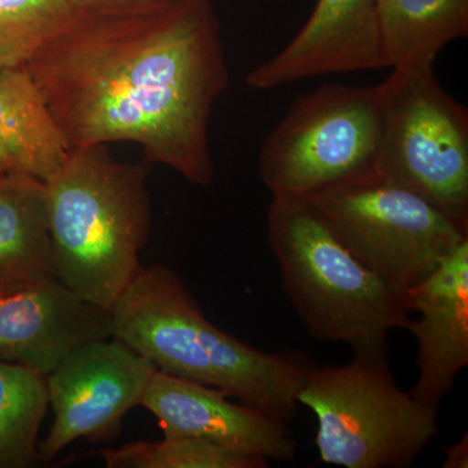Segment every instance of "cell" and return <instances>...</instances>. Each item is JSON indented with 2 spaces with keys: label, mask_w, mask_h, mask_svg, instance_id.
I'll list each match as a JSON object with an SVG mask.
<instances>
[{
  "label": "cell",
  "mask_w": 468,
  "mask_h": 468,
  "mask_svg": "<svg viewBox=\"0 0 468 468\" xmlns=\"http://www.w3.org/2000/svg\"><path fill=\"white\" fill-rule=\"evenodd\" d=\"M24 66L70 149L133 143L187 183L215 180L212 110L229 85L212 0L76 14Z\"/></svg>",
  "instance_id": "1"
},
{
  "label": "cell",
  "mask_w": 468,
  "mask_h": 468,
  "mask_svg": "<svg viewBox=\"0 0 468 468\" xmlns=\"http://www.w3.org/2000/svg\"><path fill=\"white\" fill-rule=\"evenodd\" d=\"M113 335L158 371L217 388L230 399L292 421L315 363L297 350L264 351L212 324L181 277L141 267L112 309Z\"/></svg>",
  "instance_id": "2"
},
{
  "label": "cell",
  "mask_w": 468,
  "mask_h": 468,
  "mask_svg": "<svg viewBox=\"0 0 468 468\" xmlns=\"http://www.w3.org/2000/svg\"><path fill=\"white\" fill-rule=\"evenodd\" d=\"M149 165H128L106 144L70 150L45 181L55 277L82 300L111 310L140 270L149 239Z\"/></svg>",
  "instance_id": "3"
},
{
  "label": "cell",
  "mask_w": 468,
  "mask_h": 468,
  "mask_svg": "<svg viewBox=\"0 0 468 468\" xmlns=\"http://www.w3.org/2000/svg\"><path fill=\"white\" fill-rule=\"evenodd\" d=\"M267 233L282 288L314 340L381 356L393 329L408 331L406 295L363 266L309 203L273 196Z\"/></svg>",
  "instance_id": "4"
},
{
  "label": "cell",
  "mask_w": 468,
  "mask_h": 468,
  "mask_svg": "<svg viewBox=\"0 0 468 468\" xmlns=\"http://www.w3.org/2000/svg\"><path fill=\"white\" fill-rule=\"evenodd\" d=\"M298 403L315 414L320 461L345 468H405L439 433V409L397 385L388 354L314 365Z\"/></svg>",
  "instance_id": "5"
},
{
  "label": "cell",
  "mask_w": 468,
  "mask_h": 468,
  "mask_svg": "<svg viewBox=\"0 0 468 468\" xmlns=\"http://www.w3.org/2000/svg\"><path fill=\"white\" fill-rule=\"evenodd\" d=\"M375 176L468 223V111L437 81L433 64L392 68L378 85Z\"/></svg>",
  "instance_id": "6"
},
{
  "label": "cell",
  "mask_w": 468,
  "mask_h": 468,
  "mask_svg": "<svg viewBox=\"0 0 468 468\" xmlns=\"http://www.w3.org/2000/svg\"><path fill=\"white\" fill-rule=\"evenodd\" d=\"M380 141L377 86L326 84L298 98L260 154L264 186L277 197L314 194L375 175Z\"/></svg>",
  "instance_id": "7"
},
{
  "label": "cell",
  "mask_w": 468,
  "mask_h": 468,
  "mask_svg": "<svg viewBox=\"0 0 468 468\" xmlns=\"http://www.w3.org/2000/svg\"><path fill=\"white\" fill-rule=\"evenodd\" d=\"M303 201L363 266L403 295L468 239V223L375 175Z\"/></svg>",
  "instance_id": "8"
},
{
  "label": "cell",
  "mask_w": 468,
  "mask_h": 468,
  "mask_svg": "<svg viewBox=\"0 0 468 468\" xmlns=\"http://www.w3.org/2000/svg\"><path fill=\"white\" fill-rule=\"evenodd\" d=\"M155 366L112 335L70 353L48 374L54 421L38 460L50 462L80 439H97L115 430L141 406Z\"/></svg>",
  "instance_id": "9"
},
{
  "label": "cell",
  "mask_w": 468,
  "mask_h": 468,
  "mask_svg": "<svg viewBox=\"0 0 468 468\" xmlns=\"http://www.w3.org/2000/svg\"><path fill=\"white\" fill-rule=\"evenodd\" d=\"M141 406L155 415L165 436L196 437L270 462L292 461L297 452L289 421L230 401L217 388L158 369L150 378Z\"/></svg>",
  "instance_id": "10"
},
{
  "label": "cell",
  "mask_w": 468,
  "mask_h": 468,
  "mask_svg": "<svg viewBox=\"0 0 468 468\" xmlns=\"http://www.w3.org/2000/svg\"><path fill=\"white\" fill-rule=\"evenodd\" d=\"M113 335L109 310L82 300L57 277L0 295V360L48 377L91 341Z\"/></svg>",
  "instance_id": "11"
},
{
  "label": "cell",
  "mask_w": 468,
  "mask_h": 468,
  "mask_svg": "<svg viewBox=\"0 0 468 468\" xmlns=\"http://www.w3.org/2000/svg\"><path fill=\"white\" fill-rule=\"evenodd\" d=\"M388 68L378 0H318L288 45L252 68L246 84L272 90L311 77Z\"/></svg>",
  "instance_id": "12"
},
{
  "label": "cell",
  "mask_w": 468,
  "mask_h": 468,
  "mask_svg": "<svg viewBox=\"0 0 468 468\" xmlns=\"http://www.w3.org/2000/svg\"><path fill=\"white\" fill-rule=\"evenodd\" d=\"M406 302L419 314L408 328L418 345V378L409 392L439 409L468 366V239L410 289Z\"/></svg>",
  "instance_id": "13"
},
{
  "label": "cell",
  "mask_w": 468,
  "mask_h": 468,
  "mask_svg": "<svg viewBox=\"0 0 468 468\" xmlns=\"http://www.w3.org/2000/svg\"><path fill=\"white\" fill-rule=\"evenodd\" d=\"M70 150L27 67L0 68V174L48 181Z\"/></svg>",
  "instance_id": "14"
},
{
  "label": "cell",
  "mask_w": 468,
  "mask_h": 468,
  "mask_svg": "<svg viewBox=\"0 0 468 468\" xmlns=\"http://www.w3.org/2000/svg\"><path fill=\"white\" fill-rule=\"evenodd\" d=\"M55 277L45 181L0 174V282L24 286Z\"/></svg>",
  "instance_id": "15"
},
{
  "label": "cell",
  "mask_w": 468,
  "mask_h": 468,
  "mask_svg": "<svg viewBox=\"0 0 468 468\" xmlns=\"http://www.w3.org/2000/svg\"><path fill=\"white\" fill-rule=\"evenodd\" d=\"M378 16L388 68L435 64L468 34V0H378Z\"/></svg>",
  "instance_id": "16"
},
{
  "label": "cell",
  "mask_w": 468,
  "mask_h": 468,
  "mask_svg": "<svg viewBox=\"0 0 468 468\" xmlns=\"http://www.w3.org/2000/svg\"><path fill=\"white\" fill-rule=\"evenodd\" d=\"M48 408L45 375L0 360V468L39 461V431Z\"/></svg>",
  "instance_id": "17"
},
{
  "label": "cell",
  "mask_w": 468,
  "mask_h": 468,
  "mask_svg": "<svg viewBox=\"0 0 468 468\" xmlns=\"http://www.w3.org/2000/svg\"><path fill=\"white\" fill-rule=\"evenodd\" d=\"M109 468H266L261 455L234 451L196 437L165 436L101 452Z\"/></svg>",
  "instance_id": "18"
},
{
  "label": "cell",
  "mask_w": 468,
  "mask_h": 468,
  "mask_svg": "<svg viewBox=\"0 0 468 468\" xmlns=\"http://www.w3.org/2000/svg\"><path fill=\"white\" fill-rule=\"evenodd\" d=\"M72 14L66 0H0V67L26 64Z\"/></svg>",
  "instance_id": "19"
},
{
  "label": "cell",
  "mask_w": 468,
  "mask_h": 468,
  "mask_svg": "<svg viewBox=\"0 0 468 468\" xmlns=\"http://www.w3.org/2000/svg\"><path fill=\"white\" fill-rule=\"evenodd\" d=\"M76 14H131L177 7L196 0H66Z\"/></svg>",
  "instance_id": "20"
},
{
  "label": "cell",
  "mask_w": 468,
  "mask_h": 468,
  "mask_svg": "<svg viewBox=\"0 0 468 468\" xmlns=\"http://www.w3.org/2000/svg\"><path fill=\"white\" fill-rule=\"evenodd\" d=\"M445 461L443 468H467L468 467V435L464 433L460 441L454 445L441 448Z\"/></svg>",
  "instance_id": "21"
},
{
  "label": "cell",
  "mask_w": 468,
  "mask_h": 468,
  "mask_svg": "<svg viewBox=\"0 0 468 468\" xmlns=\"http://www.w3.org/2000/svg\"><path fill=\"white\" fill-rule=\"evenodd\" d=\"M18 288H21V286L11 284V282H0V295L12 291H16Z\"/></svg>",
  "instance_id": "22"
},
{
  "label": "cell",
  "mask_w": 468,
  "mask_h": 468,
  "mask_svg": "<svg viewBox=\"0 0 468 468\" xmlns=\"http://www.w3.org/2000/svg\"><path fill=\"white\" fill-rule=\"evenodd\" d=\"M0 68H2V67H0Z\"/></svg>",
  "instance_id": "23"
}]
</instances>
